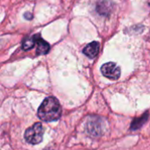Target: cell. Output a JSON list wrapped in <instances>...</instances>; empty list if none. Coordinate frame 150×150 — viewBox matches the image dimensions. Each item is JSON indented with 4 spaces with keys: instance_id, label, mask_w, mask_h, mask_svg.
<instances>
[{
    "instance_id": "1",
    "label": "cell",
    "mask_w": 150,
    "mask_h": 150,
    "mask_svg": "<svg viewBox=\"0 0 150 150\" xmlns=\"http://www.w3.org/2000/svg\"><path fill=\"white\" fill-rule=\"evenodd\" d=\"M62 107L59 101L53 96L46 98L38 110V117L45 122H52L60 118Z\"/></svg>"
},
{
    "instance_id": "2",
    "label": "cell",
    "mask_w": 150,
    "mask_h": 150,
    "mask_svg": "<svg viewBox=\"0 0 150 150\" xmlns=\"http://www.w3.org/2000/svg\"><path fill=\"white\" fill-rule=\"evenodd\" d=\"M44 134V127L40 123H36L25 133V140L30 144H39L41 142Z\"/></svg>"
},
{
    "instance_id": "3",
    "label": "cell",
    "mask_w": 150,
    "mask_h": 150,
    "mask_svg": "<svg viewBox=\"0 0 150 150\" xmlns=\"http://www.w3.org/2000/svg\"><path fill=\"white\" fill-rule=\"evenodd\" d=\"M101 72L105 77L110 80H118L120 76V68L113 62H108L102 65Z\"/></svg>"
},
{
    "instance_id": "4",
    "label": "cell",
    "mask_w": 150,
    "mask_h": 150,
    "mask_svg": "<svg viewBox=\"0 0 150 150\" xmlns=\"http://www.w3.org/2000/svg\"><path fill=\"white\" fill-rule=\"evenodd\" d=\"M99 43L98 42H92L91 43H89L88 45H86L83 50V54L85 56H87L90 58H94L98 56V51H99Z\"/></svg>"
},
{
    "instance_id": "5",
    "label": "cell",
    "mask_w": 150,
    "mask_h": 150,
    "mask_svg": "<svg viewBox=\"0 0 150 150\" xmlns=\"http://www.w3.org/2000/svg\"><path fill=\"white\" fill-rule=\"evenodd\" d=\"M36 44H37V49H36V52L38 55H45L47 54L49 50H50V46L49 44L44 41L43 39H41L39 34L37 37V41H36Z\"/></svg>"
},
{
    "instance_id": "6",
    "label": "cell",
    "mask_w": 150,
    "mask_h": 150,
    "mask_svg": "<svg viewBox=\"0 0 150 150\" xmlns=\"http://www.w3.org/2000/svg\"><path fill=\"white\" fill-rule=\"evenodd\" d=\"M148 118H149V112H146V113H144V115H143L142 118H136V119H134V120L132 122L131 129H132V130H136V129L140 128V127L147 121Z\"/></svg>"
},
{
    "instance_id": "7",
    "label": "cell",
    "mask_w": 150,
    "mask_h": 150,
    "mask_svg": "<svg viewBox=\"0 0 150 150\" xmlns=\"http://www.w3.org/2000/svg\"><path fill=\"white\" fill-rule=\"evenodd\" d=\"M37 37H38V35H33V36H32V37L26 38V39L23 42V44H22L23 50H28L33 48V46L36 44Z\"/></svg>"
},
{
    "instance_id": "8",
    "label": "cell",
    "mask_w": 150,
    "mask_h": 150,
    "mask_svg": "<svg viewBox=\"0 0 150 150\" xmlns=\"http://www.w3.org/2000/svg\"><path fill=\"white\" fill-rule=\"evenodd\" d=\"M25 18L26 19H32L33 15H32L31 13H25Z\"/></svg>"
},
{
    "instance_id": "9",
    "label": "cell",
    "mask_w": 150,
    "mask_h": 150,
    "mask_svg": "<svg viewBox=\"0 0 150 150\" xmlns=\"http://www.w3.org/2000/svg\"><path fill=\"white\" fill-rule=\"evenodd\" d=\"M46 150H52V149H46Z\"/></svg>"
}]
</instances>
